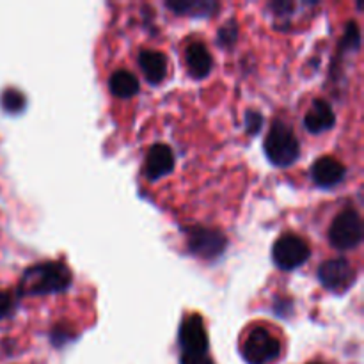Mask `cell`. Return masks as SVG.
I'll list each match as a JSON object with an SVG mask.
<instances>
[{"instance_id": "cell-1", "label": "cell", "mask_w": 364, "mask_h": 364, "mask_svg": "<svg viewBox=\"0 0 364 364\" xmlns=\"http://www.w3.org/2000/svg\"><path fill=\"white\" fill-rule=\"evenodd\" d=\"M71 284V272L64 263L46 262L31 267L21 279V291L25 295L60 294Z\"/></svg>"}, {"instance_id": "cell-2", "label": "cell", "mask_w": 364, "mask_h": 364, "mask_svg": "<svg viewBox=\"0 0 364 364\" xmlns=\"http://www.w3.org/2000/svg\"><path fill=\"white\" fill-rule=\"evenodd\" d=\"M265 153L270 162L277 167H288L297 162L301 146L297 137L283 121H274L265 141Z\"/></svg>"}, {"instance_id": "cell-3", "label": "cell", "mask_w": 364, "mask_h": 364, "mask_svg": "<svg viewBox=\"0 0 364 364\" xmlns=\"http://www.w3.org/2000/svg\"><path fill=\"white\" fill-rule=\"evenodd\" d=\"M242 354L249 364H270L281 355V343L265 327H255L245 338Z\"/></svg>"}, {"instance_id": "cell-4", "label": "cell", "mask_w": 364, "mask_h": 364, "mask_svg": "<svg viewBox=\"0 0 364 364\" xmlns=\"http://www.w3.org/2000/svg\"><path fill=\"white\" fill-rule=\"evenodd\" d=\"M331 245L340 251L358 247L363 242V220L355 210H345L333 220L329 230Z\"/></svg>"}, {"instance_id": "cell-5", "label": "cell", "mask_w": 364, "mask_h": 364, "mask_svg": "<svg viewBox=\"0 0 364 364\" xmlns=\"http://www.w3.org/2000/svg\"><path fill=\"white\" fill-rule=\"evenodd\" d=\"M311 256L308 242L301 238L299 235H283L276 240L272 249L274 263L281 270H295L304 265Z\"/></svg>"}, {"instance_id": "cell-6", "label": "cell", "mask_w": 364, "mask_h": 364, "mask_svg": "<svg viewBox=\"0 0 364 364\" xmlns=\"http://www.w3.org/2000/svg\"><path fill=\"white\" fill-rule=\"evenodd\" d=\"M188 251L198 258L215 259L228 247V238L223 231L212 228H191L187 231Z\"/></svg>"}, {"instance_id": "cell-7", "label": "cell", "mask_w": 364, "mask_h": 364, "mask_svg": "<svg viewBox=\"0 0 364 364\" xmlns=\"http://www.w3.org/2000/svg\"><path fill=\"white\" fill-rule=\"evenodd\" d=\"M181 359L206 358L208 355V336L205 323L199 315H192L181 323L180 329Z\"/></svg>"}, {"instance_id": "cell-8", "label": "cell", "mask_w": 364, "mask_h": 364, "mask_svg": "<svg viewBox=\"0 0 364 364\" xmlns=\"http://www.w3.org/2000/svg\"><path fill=\"white\" fill-rule=\"evenodd\" d=\"M318 279L326 290L334 291V294H343L355 281L354 267L345 258L327 259L320 265Z\"/></svg>"}, {"instance_id": "cell-9", "label": "cell", "mask_w": 364, "mask_h": 364, "mask_svg": "<svg viewBox=\"0 0 364 364\" xmlns=\"http://www.w3.org/2000/svg\"><path fill=\"white\" fill-rule=\"evenodd\" d=\"M174 169V155L171 151L169 146L166 144H155L151 146V149L148 151L146 156V178L151 181L160 180V178L171 174V171Z\"/></svg>"}, {"instance_id": "cell-10", "label": "cell", "mask_w": 364, "mask_h": 364, "mask_svg": "<svg viewBox=\"0 0 364 364\" xmlns=\"http://www.w3.org/2000/svg\"><path fill=\"white\" fill-rule=\"evenodd\" d=\"M345 174H347V169H345L343 164L333 156L318 159L311 167L313 181L320 187H334V185L341 183Z\"/></svg>"}, {"instance_id": "cell-11", "label": "cell", "mask_w": 364, "mask_h": 364, "mask_svg": "<svg viewBox=\"0 0 364 364\" xmlns=\"http://www.w3.org/2000/svg\"><path fill=\"white\" fill-rule=\"evenodd\" d=\"M334 123H336V116H334L333 107L326 100H315L304 117L306 130L311 134H322V132L331 130Z\"/></svg>"}, {"instance_id": "cell-12", "label": "cell", "mask_w": 364, "mask_h": 364, "mask_svg": "<svg viewBox=\"0 0 364 364\" xmlns=\"http://www.w3.org/2000/svg\"><path fill=\"white\" fill-rule=\"evenodd\" d=\"M139 66L149 84H160L167 75V59L162 52L142 50L139 53Z\"/></svg>"}, {"instance_id": "cell-13", "label": "cell", "mask_w": 364, "mask_h": 364, "mask_svg": "<svg viewBox=\"0 0 364 364\" xmlns=\"http://www.w3.org/2000/svg\"><path fill=\"white\" fill-rule=\"evenodd\" d=\"M185 60H187L188 71L194 78H205L208 77L210 71L213 68V59L210 55L208 48L201 43H192L188 45L187 52H185Z\"/></svg>"}, {"instance_id": "cell-14", "label": "cell", "mask_w": 364, "mask_h": 364, "mask_svg": "<svg viewBox=\"0 0 364 364\" xmlns=\"http://www.w3.org/2000/svg\"><path fill=\"white\" fill-rule=\"evenodd\" d=\"M166 6L173 13L181 14V16H196L205 18L210 16L217 9V2L212 0H167Z\"/></svg>"}, {"instance_id": "cell-15", "label": "cell", "mask_w": 364, "mask_h": 364, "mask_svg": "<svg viewBox=\"0 0 364 364\" xmlns=\"http://www.w3.org/2000/svg\"><path fill=\"white\" fill-rule=\"evenodd\" d=\"M109 87L114 96L127 100L137 95L141 85H139L137 77H135L134 73H130V71L127 70H117L114 71L112 77H110Z\"/></svg>"}, {"instance_id": "cell-16", "label": "cell", "mask_w": 364, "mask_h": 364, "mask_svg": "<svg viewBox=\"0 0 364 364\" xmlns=\"http://www.w3.org/2000/svg\"><path fill=\"white\" fill-rule=\"evenodd\" d=\"M0 103H2V109L6 112L18 114L25 109V96L20 91H16V89H6L2 92Z\"/></svg>"}, {"instance_id": "cell-17", "label": "cell", "mask_w": 364, "mask_h": 364, "mask_svg": "<svg viewBox=\"0 0 364 364\" xmlns=\"http://www.w3.org/2000/svg\"><path fill=\"white\" fill-rule=\"evenodd\" d=\"M238 38V25L235 20H230L220 27L219 34H217V43L220 46H231Z\"/></svg>"}, {"instance_id": "cell-18", "label": "cell", "mask_w": 364, "mask_h": 364, "mask_svg": "<svg viewBox=\"0 0 364 364\" xmlns=\"http://www.w3.org/2000/svg\"><path fill=\"white\" fill-rule=\"evenodd\" d=\"M343 43V48L347 50H358L359 45H361V34H359V28L355 21H350L347 23V28H345V36L341 39Z\"/></svg>"}, {"instance_id": "cell-19", "label": "cell", "mask_w": 364, "mask_h": 364, "mask_svg": "<svg viewBox=\"0 0 364 364\" xmlns=\"http://www.w3.org/2000/svg\"><path fill=\"white\" fill-rule=\"evenodd\" d=\"M262 127H263L262 114L255 112V110H249V112L245 114V130H247V134H251V135L259 134Z\"/></svg>"}, {"instance_id": "cell-20", "label": "cell", "mask_w": 364, "mask_h": 364, "mask_svg": "<svg viewBox=\"0 0 364 364\" xmlns=\"http://www.w3.org/2000/svg\"><path fill=\"white\" fill-rule=\"evenodd\" d=\"M14 306H16V297L11 291H0V320L11 315Z\"/></svg>"}, {"instance_id": "cell-21", "label": "cell", "mask_w": 364, "mask_h": 364, "mask_svg": "<svg viewBox=\"0 0 364 364\" xmlns=\"http://www.w3.org/2000/svg\"><path fill=\"white\" fill-rule=\"evenodd\" d=\"M311 364H318V363H311Z\"/></svg>"}]
</instances>
